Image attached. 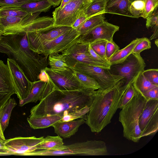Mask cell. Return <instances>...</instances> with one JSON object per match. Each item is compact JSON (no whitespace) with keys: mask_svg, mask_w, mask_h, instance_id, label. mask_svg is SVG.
Returning <instances> with one entry per match:
<instances>
[{"mask_svg":"<svg viewBox=\"0 0 158 158\" xmlns=\"http://www.w3.org/2000/svg\"><path fill=\"white\" fill-rule=\"evenodd\" d=\"M94 91L84 89L61 90L50 78L47 82L42 99L38 104L31 108L29 117L53 115L62 117L73 112L90 107Z\"/></svg>","mask_w":158,"mask_h":158,"instance_id":"6da1fadb","label":"cell"},{"mask_svg":"<svg viewBox=\"0 0 158 158\" xmlns=\"http://www.w3.org/2000/svg\"><path fill=\"white\" fill-rule=\"evenodd\" d=\"M0 53L14 60L32 82L39 80L41 71L48 64V56L29 48L27 33L2 35L0 40Z\"/></svg>","mask_w":158,"mask_h":158,"instance_id":"7a4b0ae2","label":"cell"},{"mask_svg":"<svg viewBox=\"0 0 158 158\" xmlns=\"http://www.w3.org/2000/svg\"><path fill=\"white\" fill-rule=\"evenodd\" d=\"M128 87L120 81L109 89H98L94 92L85 122L92 132H100L111 122L121 98Z\"/></svg>","mask_w":158,"mask_h":158,"instance_id":"3957f363","label":"cell"},{"mask_svg":"<svg viewBox=\"0 0 158 158\" xmlns=\"http://www.w3.org/2000/svg\"><path fill=\"white\" fill-rule=\"evenodd\" d=\"M147 100L142 94L137 91L119 113L118 120L123 127V136L135 143L138 142L142 138L139 119Z\"/></svg>","mask_w":158,"mask_h":158,"instance_id":"277c9868","label":"cell"},{"mask_svg":"<svg viewBox=\"0 0 158 158\" xmlns=\"http://www.w3.org/2000/svg\"><path fill=\"white\" fill-rule=\"evenodd\" d=\"M105 142L102 140H90L64 145L53 149L40 150L30 156H49L67 155L101 156L109 155Z\"/></svg>","mask_w":158,"mask_h":158,"instance_id":"5b68a950","label":"cell"},{"mask_svg":"<svg viewBox=\"0 0 158 158\" xmlns=\"http://www.w3.org/2000/svg\"><path fill=\"white\" fill-rule=\"evenodd\" d=\"M145 62L140 54L132 53L123 61L111 64L109 70L116 82L122 81L128 87L144 70Z\"/></svg>","mask_w":158,"mask_h":158,"instance_id":"8992f818","label":"cell"},{"mask_svg":"<svg viewBox=\"0 0 158 158\" xmlns=\"http://www.w3.org/2000/svg\"><path fill=\"white\" fill-rule=\"evenodd\" d=\"M91 0H71L61 10L58 7L53 12L54 27H71L75 21L84 13L92 2Z\"/></svg>","mask_w":158,"mask_h":158,"instance_id":"52a82bcc","label":"cell"},{"mask_svg":"<svg viewBox=\"0 0 158 158\" xmlns=\"http://www.w3.org/2000/svg\"><path fill=\"white\" fill-rule=\"evenodd\" d=\"M80 35L77 30L72 28L51 40L29 48L36 53L48 56L50 54L61 53L77 43Z\"/></svg>","mask_w":158,"mask_h":158,"instance_id":"ba28073f","label":"cell"},{"mask_svg":"<svg viewBox=\"0 0 158 158\" xmlns=\"http://www.w3.org/2000/svg\"><path fill=\"white\" fill-rule=\"evenodd\" d=\"M89 44L77 42L61 52L70 68L77 62L109 69L110 64L101 63L93 58L89 51Z\"/></svg>","mask_w":158,"mask_h":158,"instance_id":"9c48e42d","label":"cell"},{"mask_svg":"<svg viewBox=\"0 0 158 158\" xmlns=\"http://www.w3.org/2000/svg\"><path fill=\"white\" fill-rule=\"evenodd\" d=\"M141 137L155 134L158 130V99L147 100L139 119Z\"/></svg>","mask_w":158,"mask_h":158,"instance_id":"30bf717a","label":"cell"},{"mask_svg":"<svg viewBox=\"0 0 158 158\" xmlns=\"http://www.w3.org/2000/svg\"><path fill=\"white\" fill-rule=\"evenodd\" d=\"M44 138V136L17 137L6 139L4 144L10 155L30 156L32 152L37 151V145Z\"/></svg>","mask_w":158,"mask_h":158,"instance_id":"8fae6325","label":"cell"},{"mask_svg":"<svg viewBox=\"0 0 158 158\" xmlns=\"http://www.w3.org/2000/svg\"><path fill=\"white\" fill-rule=\"evenodd\" d=\"M70 68L91 76L98 83L100 89H109L117 83L109 70V69L92 66L80 62H77Z\"/></svg>","mask_w":158,"mask_h":158,"instance_id":"7c38bea8","label":"cell"},{"mask_svg":"<svg viewBox=\"0 0 158 158\" xmlns=\"http://www.w3.org/2000/svg\"><path fill=\"white\" fill-rule=\"evenodd\" d=\"M15 86L19 101L25 99L29 94L34 82L30 81L13 60L8 58L7 63Z\"/></svg>","mask_w":158,"mask_h":158,"instance_id":"4fadbf2b","label":"cell"},{"mask_svg":"<svg viewBox=\"0 0 158 158\" xmlns=\"http://www.w3.org/2000/svg\"><path fill=\"white\" fill-rule=\"evenodd\" d=\"M45 69L50 79L60 89L73 90L83 89L71 68L59 70L47 67Z\"/></svg>","mask_w":158,"mask_h":158,"instance_id":"5bb4252c","label":"cell"},{"mask_svg":"<svg viewBox=\"0 0 158 158\" xmlns=\"http://www.w3.org/2000/svg\"><path fill=\"white\" fill-rule=\"evenodd\" d=\"M119 28V26L105 20L85 34L80 35L78 42L89 44L100 40L112 41L114 34Z\"/></svg>","mask_w":158,"mask_h":158,"instance_id":"9a60e30c","label":"cell"},{"mask_svg":"<svg viewBox=\"0 0 158 158\" xmlns=\"http://www.w3.org/2000/svg\"><path fill=\"white\" fill-rule=\"evenodd\" d=\"M16 91L13 81L7 64L0 59V109Z\"/></svg>","mask_w":158,"mask_h":158,"instance_id":"2e32d148","label":"cell"},{"mask_svg":"<svg viewBox=\"0 0 158 158\" xmlns=\"http://www.w3.org/2000/svg\"><path fill=\"white\" fill-rule=\"evenodd\" d=\"M71 27L62 26L55 27L44 32L27 33L29 47L51 40L72 29Z\"/></svg>","mask_w":158,"mask_h":158,"instance_id":"e0dca14e","label":"cell"},{"mask_svg":"<svg viewBox=\"0 0 158 158\" xmlns=\"http://www.w3.org/2000/svg\"><path fill=\"white\" fill-rule=\"evenodd\" d=\"M85 119L80 118L68 121L59 122L52 127L54 128V132L58 135L64 139L67 138L75 135L79 127L85 123Z\"/></svg>","mask_w":158,"mask_h":158,"instance_id":"ac0fdd59","label":"cell"},{"mask_svg":"<svg viewBox=\"0 0 158 158\" xmlns=\"http://www.w3.org/2000/svg\"><path fill=\"white\" fill-rule=\"evenodd\" d=\"M133 0H105V13H110L134 18L129 11Z\"/></svg>","mask_w":158,"mask_h":158,"instance_id":"d6986e66","label":"cell"},{"mask_svg":"<svg viewBox=\"0 0 158 158\" xmlns=\"http://www.w3.org/2000/svg\"><path fill=\"white\" fill-rule=\"evenodd\" d=\"M54 23L53 18L48 16L38 17L25 26L23 32H45L55 27Z\"/></svg>","mask_w":158,"mask_h":158,"instance_id":"ffe728a7","label":"cell"},{"mask_svg":"<svg viewBox=\"0 0 158 158\" xmlns=\"http://www.w3.org/2000/svg\"><path fill=\"white\" fill-rule=\"evenodd\" d=\"M62 117L58 115H47L27 118V121L31 128L34 129H44L59 122Z\"/></svg>","mask_w":158,"mask_h":158,"instance_id":"44dd1931","label":"cell"},{"mask_svg":"<svg viewBox=\"0 0 158 158\" xmlns=\"http://www.w3.org/2000/svg\"><path fill=\"white\" fill-rule=\"evenodd\" d=\"M47 82L40 80L34 82L27 97L24 100L19 101V106H22L29 103L35 102L41 100Z\"/></svg>","mask_w":158,"mask_h":158,"instance_id":"7402d4cb","label":"cell"},{"mask_svg":"<svg viewBox=\"0 0 158 158\" xmlns=\"http://www.w3.org/2000/svg\"><path fill=\"white\" fill-rule=\"evenodd\" d=\"M52 6L48 0H29L20 7L29 14L48 11Z\"/></svg>","mask_w":158,"mask_h":158,"instance_id":"603a6c76","label":"cell"},{"mask_svg":"<svg viewBox=\"0 0 158 158\" xmlns=\"http://www.w3.org/2000/svg\"><path fill=\"white\" fill-rule=\"evenodd\" d=\"M16 105L14 98H10L1 109L0 125L3 132L8 125L12 111Z\"/></svg>","mask_w":158,"mask_h":158,"instance_id":"cb8c5ba5","label":"cell"},{"mask_svg":"<svg viewBox=\"0 0 158 158\" xmlns=\"http://www.w3.org/2000/svg\"><path fill=\"white\" fill-rule=\"evenodd\" d=\"M142 38H137L132 40L129 44L124 48L119 50L108 61L110 64H116L123 61L130 54L136 44Z\"/></svg>","mask_w":158,"mask_h":158,"instance_id":"d4e9b609","label":"cell"},{"mask_svg":"<svg viewBox=\"0 0 158 158\" xmlns=\"http://www.w3.org/2000/svg\"><path fill=\"white\" fill-rule=\"evenodd\" d=\"M70 68L73 71L83 89L93 92L100 88L98 83L93 78L72 68Z\"/></svg>","mask_w":158,"mask_h":158,"instance_id":"484cf974","label":"cell"},{"mask_svg":"<svg viewBox=\"0 0 158 158\" xmlns=\"http://www.w3.org/2000/svg\"><path fill=\"white\" fill-rule=\"evenodd\" d=\"M105 14H101L88 18L77 31L80 35H84L102 23L105 19Z\"/></svg>","mask_w":158,"mask_h":158,"instance_id":"4316f807","label":"cell"},{"mask_svg":"<svg viewBox=\"0 0 158 158\" xmlns=\"http://www.w3.org/2000/svg\"><path fill=\"white\" fill-rule=\"evenodd\" d=\"M64 144L63 139L59 135L47 136L36 147V150L52 149Z\"/></svg>","mask_w":158,"mask_h":158,"instance_id":"83f0119b","label":"cell"},{"mask_svg":"<svg viewBox=\"0 0 158 158\" xmlns=\"http://www.w3.org/2000/svg\"><path fill=\"white\" fill-rule=\"evenodd\" d=\"M48 65L51 69L64 70L69 68L61 53L50 54L48 56Z\"/></svg>","mask_w":158,"mask_h":158,"instance_id":"f1b7e54d","label":"cell"},{"mask_svg":"<svg viewBox=\"0 0 158 158\" xmlns=\"http://www.w3.org/2000/svg\"><path fill=\"white\" fill-rule=\"evenodd\" d=\"M105 0H93L85 9L84 14L87 18L101 14H105Z\"/></svg>","mask_w":158,"mask_h":158,"instance_id":"f546056e","label":"cell"},{"mask_svg":"<svg viewBox=\"0 0 158 158\" xmlns=\"http://www.w3.org/2000/svg\"><path fill=\"white\" fill-rule=\"evenodd\" d=\"M132 84L136 90L142 94L151 89L158 86L149 81L142 73L138 76Z\"/></svg>","mask_w":158,"mask_h":158,"instance_id":"4dcf8cb0","label":"cell"},{"mask_svg":"<svg viewBox=\"0 0 158 158\" xmlns=\"http://www.w3.org/2000/svg\"><path fill=\"white\" fill-rule=\"evenodd\" d=\"M28 14L20 7H0V18L16 17L23 18Z\"/></svg>","mask_w":158,"mask_h":158,"instance_id":"1f68e13d","label":"cell"},{"mask_svg":"<svg viewBox=\"0 0 158 158\" xmlns=\"http://www.w3.org/2000/svg\"><path fill=\"white\" fill-rule=\"evenodd\" d=\"M146 26L147 28L153 29V33L149 40H152L158 37V8L150 14L146 18Z\"/></svg>","mask_w":158,"mask_h":158,"instance_id":"d6a6232c","label":"cell"},{"mask_svg":"<svg viewBox=\"0 0 158 158\" xmlns=\"http://www.w3.org/2000/svg\"><path fill=\"white\" fill-rule=\"evenodd\" d=\"M137 91L132 84L130 85L124 92L120 100L118 109H122L137 94Z\"/></svg>","mask_w":158,"mask_h":158,"instance_id":"836d02e7","label":"cell"},{"mask_svg":"<svg viewBox=\"0 0 158 158\" xmlns=\"http://www.w3.org/2000/svg\"><path fill=\"white\" fill-rule=\"evenodd\" d=\"M90 108V107H87L64 116L59 122L68 121L80 118H83L86 120V115Z\"/></svg>","mask_w":158,"mask_h":158,"instance_id":"e575fe53","label":"cell"},{"mask_svg":"<svg viewBox=\"0 0 158 158\" xmlns=\"http://www.w3.org/2000/svg\"><path fill=\"white\" fill-rule=\"evenodd\" d=\"M144 7L142 0H133L129 7V11L134 18L141 17Z\"/></svg>","mask_w":158,"mask_h":158,"instance_id":"d590c367","label":"cell"},{"mask_svg":"<svg viewBox=\"0 0 158 158\" xmlns=\"http://www.w3.org/2000/svg\"><path fill=\"white\" fill-rule=\"evenodd\" d=\"M107 42L106 40H100L93 42L89 44L92 49L97 54L106 62H108L105 55L106 47Z\"/></svg>","mask_w":158,"mask_h":158,"instance_id":"8d00e7d4","label":"cell"},{"mask_svg":"<svg viewBox=\"0 0 158 158\" xmlns=\"http://www.w3.org/2000/svg\"><path fill=\"white\" fill-rule=\"evenodd\" d=\"M23 18L16 17L0 18V28L2 32L17 23Z\"/></svg>","mask_w":158,"mask_h":158,"instance_id":"74e56055","label":"cell"},{"mask_svg":"<svg viewBox=\"0 0 158 158\" xmlns=\"http://www.w3.org/2000/svg\"><path fill=\"white\" fill-rule=\"evenodd\" d=\"M144 7L141 17L146 19L156 8H158V0H142Z\"/></svg>","mask_w":158,"mask_h":158,"instance_id":"f35d334b","label":"cell"},{"mask_svg":"<svg viewBox=\"0 0 158 158\" xmlns=\"http://www.w3.org/2000/svg\"><path fill=\"white\" fill-rule=\"evenodd\" d=\"M151 48V42L149 39L146 37L142 38L134 47L132 53L140 54L143 51L148 49Z\"/></svg>","mask_w":158,"mask_h":158,"instance_id":"ab89813d","label":"cell"},{"mask_svg":"<svg viewBox=\"0 0 158 158\" xmlns=\"http://www.w3.org/2000/svg\"><path fill=\"white\" fill-rule=\"evenodd\" d=\"M142 73L146 79L151 83L158 86V69H150L144 70Z\"/></svg>","mask_w":158,"mask_h":158,"instance_id":"60d3db41","label":"cell"},{"mask_svg":"<svg viewBox=\"0 0 158 158\" xmlns=\"http://www.w3.org/2000/svg\"><path fill=\"white\" fill-rule=\"evenodd\" d=\"M119 50V46L113 40L107 42L106 47L105 55L108 62Z\"/></svg>","mask_w":158,"mask_h":158,"instance_id":"b9f144b4","label":"cell"},{"mask_svg":"<svg viewBox=\"0 0 158 158\" xmlns=\"http://www.w3.org/2000/svg\"><path fill=\"white\" fill-rule=\"evenodd\" d=\"M29 0H0L1 7H20Z\"/></svg>","mask_w":158,"mask_h":158,"instance_id":"7bdbcfd3","label":"cell"},{"mask_svg":"<svg viewBox=\"0 0 158 158\" xmlns=\"http://www.w3.org/2000/svg\"><path fill=\"white\" fill-rule=\"evenodd\" d=\"M142 94L147 100L151 99H158V86L151 89Z\"/></svg>","mask_w":158,"mask_h":158,"instance_id":"ee69618b","label":"cell"},{"mask_svg":"<svg viewBox=\"0 0 158 158\" xmlns=\"http://www.w3.org/2000/svg\"><path fill=\"white\" fill-rule=\"evenodd\" d=\"M87 19L84 13L75 21L72 25V27L77 30L82 26Z\"/></svg>","mask_w":158,"mask_h":158,"instance_id":"f6af8a7d","label":"cell"},{"mask_svg":"<svg viewBox=\"0 0 158 158\" xmlns=\"http://www.w3.org/2000/svg\"><path fill=\"white\" fill-rule=\"evenodd\" d=\"M88 49L90 54L94 59L102 63L109 64L108 62H106L92 49L89 44V45Z\"/></svg>","mask_w":158,"mask_h":158,"instance_id":"bcb514c9","label":"cell"},{"mask_svg":"<svg viewBox=\"0 0 158 158\" xmlns=\"http://www.w3.org/2000/svg\"><path fill=\"white\" fill-rule=\"evenodd\" d=\"M50 79L45 69H42L39 75V79L41 81L47 82Z\"/></svg>","mask_w":158,"mask_h":158,"instance_id":"7dc6e473","label":"cell"},{"mask_svg":"<svg viewBox=\"0 0 158 158\" xmlns=\"http://www.w3.org/2000/svg\"><path fill=\"white\" fill-rule=\"evenodd\" d=\"M0 153L4 154L5 156L10 155L7 151L4 144V142L1 141H0Z\"/></svg>","mask_w":158,"mask_h":158,"instance_id":"c3c4849f","label":"cell"},{"mask_svg":"<svg viewBox=\"0 0 158 158\" xmlns=\"http://www.w3.org/2000/svg\"><path fill=\"white\" fill-rule=\"evenodd\" d=\"M54 7L58 6L62 0H48Z\"/></svg>","mask_w":158,"mask_h":158,"instance_id":"681fc988","label":"cell"},{"mask_svg":"<svg viewBox=\"0 0 158 158\" xmlns=\"http://www.w3.org/2000/svg\"><path fill=\"white\" fill-rule=\"evenodd\" d=\"M71 0H62L61 2L60 6L58 7L60 10H61L63 7L68 3H69Z\"/></svg>","mask_w":158,"mask_h":158,"instance_id":"f907efd6","label":"cell"},{"mask_svg":"<svg viewBox=\"0 0 158 158\" xmlns=\"http://www.w3.org/2000/svg\"><path fill=\"white\" fill-rule=\"evenodd\" d=\"M6 139L3 135V132L0 125V141L4 142Z\"/></svg>","mask_w":158,"mask_h":158,"instance_id":"816d5d0a","label":"cell"},{"mask_svg":"<svg viewBox=\"0 0 158 158\" xmlns=\"http://www.w3.org/2000/svg\"><path fill=\"white\" fill-rule=\"evenodd\" d=\"M155 43L157 47H158V39H156L155 41Z\"/></svg>","mask_w":158,"mask_h":158,"instance_id":"f5cc1de1","label":"cell"},{"mask_svg":"<svg viewBox=\"0 0 158 158\" xmlns=\"http://www.w3.org/2000/svg\"><path fill=\"white\" fill-rule=\"evenodd\" d=\"M2 35V32L0 28V40H1Z\"/></svg>","mask_w":158,"mask_h":158,"instance_id":"db71d44e","label":"cell"},{"mask_svg":"<svg viewBox=\"0 0 158 158\" xmlns=\"http://www.w3.org/2000/svg\"><path fill=\"white\" fill-rule=\"evenodd\" d=\"M1 111V109H0V113Z\"/></svg>","mask_w":158,"mask_h":158,"instance_id":"11a10c76","label":"cell"},{"mask_svg":"<svg viewBox=\"0 0 158 158\" xmlns=\"http://www.w3.org/2000/svg\"></svg>","mask_w":158,"mask_h":158,"instance_id":"9f6ffc18","label":"cell"}]
</instances>
